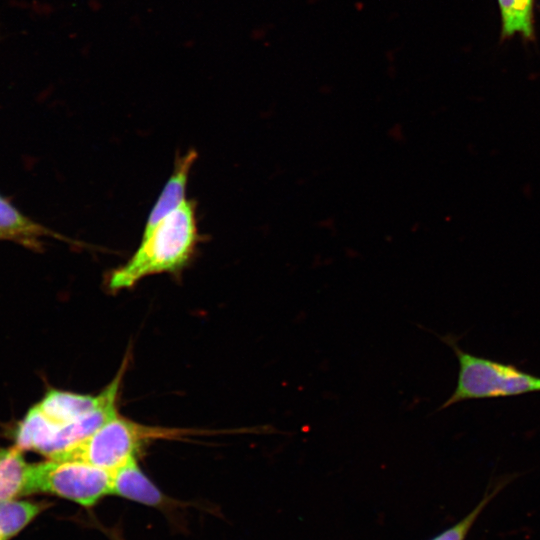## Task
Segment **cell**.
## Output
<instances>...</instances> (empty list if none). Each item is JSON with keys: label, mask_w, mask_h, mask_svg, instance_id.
<instances>
[{"label": "cell", "mask_w": 540, "mask_h": 540, "mask_svg": "<svg viewBox=\"0 0 540 540\" xmlns=\"http://www.w3.org/2000/svg\"><path fill=\"white\" fill-rule=\"evenodd\" d=\"M122 377H116L99 395L48 391L18 424L15 445L47 458H57L92 435L117 412Z\"/></svg>", "instance_id": "6da1fadb"}, {"label": "cell", "mask_w": 540, "mask_h": 540, "mask_svg": "<svg viewBox=\"0 0 540 540\" xmlns=\"http://www.w3.org/2000/svg\"><path fill=\"white\" fill-rule=\"evenodd\" d=\"M199 240L195 204L186 199L142 234L128 261L109 274L108 289L117 292L135 286L147 276L182 271L193 259Z\"/></svg>", "instance_id": "7a4b0ae2"}, {"label": "cell", "mask_w": 540, "mask_h": 540, "mask_svg": "<svg viewBox=\"0 0 540 540\" xmlns=\"http://www.w3.org/2000/svg\"><path fill=\"white\" fill-rule=\"evenodd\" d=\"M439 338L453 350L459 363L456 387L439 410L465 400L540 392L539 376L510 364L472 355L458 345V338L454 335L447 334Z\"/></svg>", "instance_id": "3957f363"}, {"label": "cell", "mask_w": 540, "mask_h": 540, "mask_svg": "<svg viewBox=\"0 0 540 540\" xmlns=\"http://www.w3.org/2000/svg\"><path fill=\"white\" fill-rule=\"evenodd\" d=\"M189 433L181 429L146 426L117 413L57 459H77L112 472L136 457L148 441L180 438Z\"/></svg>", "instance_id": "277c9868"}, {"label": "cell", "mask_w": 540, "mask_h": 540, "mask_svg": "<svg viewBox=\"0 0 540 540\" xmlns=\"http://www.w3.org/2000/svg\"><path fill=\"white\" fill-rule=\"evenodd\" d=\"M30 489L92 507L111 495V475L81 460L47 458L32 464Z\"/></svg>", "instance_id": "5b68a950"}, {"label": "cell", "mask_w": 540, "mask_h": 540, "mask_svg": "<svg viewBox=\"0 0 540 540\" xmlns=\"http://www.w3.org/2000/svg\"><path fill=\"white\" fill-rule=\"evenodd\" d=\"M111 475V495H117L147 506L164 508L171 505V499L145 475L136 457L116 468Z\"/></svg>", "instance_id": "8992f818"}, {"label": "cell", "mask_w": 540, "mask_h": 540, "mask_svg": "<svg viewBox=\"0 0 540 540\" xmlns=\"http://www.w3.org/2000/svg\"><path fill=\"white\" fill-rule=\"evenodd\" d=\"M197 153L187 151L176 159L172 174L165 183L157 201L153 205L142 234L148 233L159 221L177 209L185 200L189 174Z\"/></svg>", "instance_id": "52a82bcc"}, {"label": "cell", "mask_w": 540, "mask_h": 540, "mask_svg": "<svg viewBox=\"0 0 540 540\" xmlns=\"http://www.w3.org/2000/svg\"><path fill=\"white\" fill-rule=\"evenodd\" d=\"M32 464L16 445L0 448V502L30 495Z\"/></svg>", "instance_id": "ba28073f"}, {"label": "cell", "mask_w": 540, "mask_h": 540, "mask_svg": "<svg viewBox=\"0 0 540 540\" xmlns=\"http://www.w3.org/2000/svg\"><path fill=\"white\" fill-rule=\"evenodd\" d=\"M501 16L502 40L519 35L526 41L535 39V0H497Z\"/></svg>", "instance_id": "9c48e42d"}, {"label": "cell", "mask_w": 540, "mask_h": 540, "mask_svg": "<svg viewBox=\"0 0 540 540\" xmlns=\"http://www.w3.org/2000/svg\"><path fill=\"white\" fill-rule=\"evenodd\" d=\"M48 504L23 499L0 502V540H11L39 516Z\"/></svg>", "instance_id": "30bf717a"}, {"label": "cell", "mask_w": 540, "mask_h": 540, "mask_svg": "<svg viewBox=\"0 0 540 540\" xmlns=\"http://www.w3.org/2000/svg\"><path fill=\"white\" fill-rule=\"evenodd\" d=\"M47 234H50V231L22 215L0 196V239L16 240L35 246L36 240Z\"/></svg>", "instance_id": "8fae6325"}, {"label": "cell", "mask_w": 540, "mask_h": 540, "mask_svg": "<svg viewBox=\"0 0 540 540\" xmlns=\"http://www.w3.org/2000/svg\"><path fill=\"white\" fill-rule=\"evenodd\" d=\"M500 489L501 486H497L490 493L485 494L482 500L467 515L431 540H466L472 526Z\"/></svg>", "instance_id": "7c38bea8"}]
</instances>
